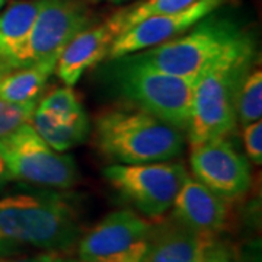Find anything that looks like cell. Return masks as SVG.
I'll return each mask as SVG.
<instances>
[{"label":"cell","mask_w":262,"mask_h":262,"mask_svg":"<svg viewBox=\"0 0 262 262\" xmlns=\"http://www.w3.org/2000/svg\"><path fill=\"white\" fill-rule=\"evenodd\" d=\"M144 251H146V241H141V242L131 246L130 249H127L124 252L108 256V258H102V259H96V261L89 262H141Z\"/></svg>","instance_id":"obj_24"},{"label":"cell","mask_w":262,"mask_h":262,"mask_svg":"<svg viewBox=\"0 0 262 262\" xmlns=\"http://www.w3.org/2000/svg\"><path fill=\"white\" fill-rule=\"evenodd\" d=\"M210 239L170 215L151 225L141 262H189Z\"/></svg>","instance_id":"obj_14"},{"label":"cell","mask_w":262,"mask_h":262,"mask_svg":"<svg viewBox=\"0 0 262 262\" xmlns=\"http://www.w3.org/2000/svg\"><path fill=\"white\" fill-rule=\"evenodd\" d=\"M31 124L48 146L57 151H66L82 144L91 133V121L86 113L72 120L54 121L34 111Z\"/></svg>","instance_id":"obj_17"},{"label":"cell","mask_w":262,"mask_h":262,"mask_svg":"<svg viewBox=\"0 0 262 262\" xmlns=\"http://www.w3.org/2000/svg\"><path fill=\"white\" fill-rule=\"evenodd\" d=\"M172 208L173 217L206 237L220 233L229 219L225 198L189 177L179 188Z\"/></svg>","instance_id":"obj_13"},{"label":"cell","mask_w":262,"mask_h":262,"mask_svg":"<svg viewBox=\"0 0 262 262\" xmlns=\"http://www.w3.org/2000/svg\"><path fill=\"white\" fill-rule=\"evenodd\" d=\"M198 0H143L140 3L117 12L121 22V32L134 24L155 15H166L189 8Z\"/></svg>","instance_id":"obj_20"},{"label":"cell","mask_w":262,"mask_h":262,"mask_svg":"<svg viewBox=\"0 0 262 262\" xmlns=\"http://www.w3.org/2000/svg\"><path fill=\"white\" fill-rule=\"evenodd\" d=\"M35 111L56 121L72 120L86 113L82 101L70 86H63L51 91L41 99V102L37 103Z\"/></svg>","instance_id":"obj_18"},{"label":"cell","mask_w":262,"mask_h":262,"mask_svg":"<svg viewBox=\"0 0 262 262\" xmlns=\"http://www.w3.org/2000/svg\"><path fill=\"white\" fill-rule=\"evenodd\" d=\"M94 133L103 156L124 165L170 160L185 146L184 131L139 108L103 111L95 120Z\"/></svg>","instance_id":"obj_3"},{"label":"cell","mask_w":262,"mask_h":262,"mask_svg":"<svg viewBox=\"0 0 262 262\" xmlns=\"http://www.w3.org/2000/svg\"><path fill=\"white\" fill-rule=\"evenodd\" d=\"M204 262H248L233 246L223 241L210 239L204 248Z\"/></svg>","instance_id":"obj_22"},{"label":"cell","mask_w":262,"mask_h":262,"mask_svg":"<svg viewBox=\"0 0 262 262\" xmlns=\"http://www.w3.org/2000/svg\"><path fill=\"white\" fill-rule=\"evenodd\" d=\"M208 242H210V241H208ZM204 248H206V246H204ZM204 248H203L200 252L196 253L195 256H194V258H192L189 262H204Z\"/></svg>","instance_id":"obj_29"},{"label":"cell","mask_w":262,"mask_h":262,"mask_svg":"<svg viewBox=\"0 0 262 262\" xmlns=\"http://www.w3.org/2000/svg\"><path fill=\"white\" fill-rule=\"evenodd\" d=\"M151 223L133 210L124 208L105 215L77 242L80 262L96 261L121 253L131 246L146 241Z\"/></svg>","instance_id":"obj_11"},{"label":"cell","mask_w":262,"mask_h":262,"mask_svg":"<svg viewBox=\"0 0 262 262\" xmlns=\"http://www.w3.org/2000/svg\"><path fill=\"white\" fill-rule=\"evenodd\" d=\"M188 173L182 163L150 162L136 165H111L103 169V178L141 214L162 219L175 201Z\"/></svg>","instance_id":"obj_7"},{"label":"cell","mask_w":262,"mask_h":262,"mask_svg":"<svg viewBox=\"0 0 262 262\" xmlns=\"http://www.w3.org/2000/svg\"><path fill=\"white\" fill-rule=\"evenodd\" d=\"M3 3H5V0H0V8L3 6Z\"/></svg>","instance_id":"obj_31"},{"label":"cell","mask_w":262,"mask_h":262,"mask_svg":"<svg viewBox=\"0 0 262 262\" xmlns=\"http://www.w3.org/2000/svg\"><path fill=\"white\" fill-rule=\"evenodd\" d=\"M37 103H13L0 99V139L31 122Z\"/></svg>","instance_id":"obj_21"},{"label":"cell","mask_w":262,"mask_h":262,"mask_svg":"<svg viewBox=\"0 0 262 262\" xmlns=\"http://www.w3.org/2000/svg\"><path fill=\"white\" fill-rule=\"evenodd\" d=\"M225 0H198L187 9L143 19L130 28L124 29L114 39L108 58L115 60L139 53L178 37L192 28L198 20L219 9Z\"/></svg>","instance_id":"obj_10"},{"label":"cell","mask_w":262,"mask_h":262,"mask_svg":"<svg viewBox=\"0 0 262 262\" xmlns=\"http://www.w3.org/2000/svg\"><path fill=\"white\" fill-rule=\"evenodd\" d=\"M13 248H16V245L10 244V242H6V241H2V239H0V258L12 252Z\"/></svg>","instance_id":"obj_27"},{"label":"cell","mask_w":262,"mask_h":262,"mask_svg":"<svg viewBox=\"0 0 262 262\" xmlns=\"http://www.w3.org/2000/svg\"><path fill=\"white\" fill-rule=\"evenodd\" d=\"M10 179L12 178H10L9 169H8V165H6V160L3 158V153L0 150V191H2V188L9 182Z\"/></svg>","instance_id":"obj_26"},{"label":"cell","mask_w":262,"mask_h":262,"mask_svg":"<svg viewBox=\"0 0 262 262\" xmlns=\"http://www.w3.org/2000/svg\"><path fill=\"white\" fill-rule=\"evenodd\" d=\"M58 57H48L34 64L19 67L0 79V99L13 103L38 102L56 70Z\"/></svg>","instance_id":"obj_16"},{"label":"cell","mask_w":262,"mask_h":262,"mask_svg":"<svg viewBox=\"0 0 262 262\" xmlns=\"http://www.w3.org/2000/svg\"><path fill=\"white\" fill-rule=\"evenodd\" d=\"M245 34L233 18L222 16L217 9L198 20L184 35L158 44L150 50L128 54L136 63L150 66L169 75L196 79L207 64Z\"/></svg>","instance_id":"obj_5"},{"label":"cell","mask_w":262,"mask_h":262,"mask_svg":"<svg viewBox=\"0 0 262 262\" xmlns=\"http://www.w3.org/2000/svg\"><path fill=\"white\" fill-rule=\"evenodd\" d=\"M255 57V42L245 32L196 76L187 130L191 146L227 137L234 130L239 91Z\"/></svg>","instance_id":"obj_1"},{"label":"cell","mask_w":262,"mask_h":262,"mask_svg":"<svg viewBox=\"0 0 262 262\" xmlns=\"http://www.w3.org/2000/svg\"><path fill=\"white\" fill-rule=\"evenodd\" d=\"M110 61V83L121 99L178 130H188L195 79L169 75L127 56Z\"/></svg>","instance_id":"obj_4"},{"label":"cell","mask_w":262,"mask_h":262,"mask_svg":"<svg viewBox=\"0 0 262 262\" xmlns=\"http://www.w3.org/2000/svg\"><path fill=\"white\" fill-rule=\"evenodd\" d=\"M12 70H15V69H13L8 61H5L3 58H0V79H2L3 76L8 75V73H10Z\"/></svg>","instance_id":"obj_28"},{"label":"cell","mask_w":262,"mask_h":262,"mask_svg":"<svg viewBox=\"0 0 262 262\" xmlns=\"http://www.w3.org/2000/svg\"><path fill=\"white\" fill-rule=\"evenodd\" d=\"M121 34V22L117 13L101 25H91L72 38L61 50L56 64L57 76L73 88L86 70L108 58L114 39Z\"/></svg>","instance_id":"obj_12"},{"label":"cell","mask_w":262,"mask_h":262,"mask_svg":"<svg viewBox=\"0 0 262 262\" xmlns=\"http://www.w3.org/2000/svg\"><path fill=\"white\" fill-rule=\"evenodd\" d=\"M0 262H79L75 258H70L64 255V252H53V251H47L44 253H38L29 258H24V259H13V261H0Z\"/></svg>","instance_id":"obj_25"},{"label":"cell","mask_w":262,"mask_h":262,"mask_svg":"<svg viewBox=\"0 0 262 262\" xmlns=\"http://www.w3.org/2000/svg\"><path fill=\"white\" fill-rule=\"evenodd\" d=\"M79 208L56 191L19 192L0 200V239L42 251L69 252L82 236Z\"/></svg>","instance_id":"obj_2"},{"label":"cell","mask_w":262,"mask_h":262,"mask_svg":"<svg viewBox=\"0 0 262 262\" xmlns=\"http://www.w3.org/2000/svg\"><path fill=\"white\" fill-rule=\"evenodd\" d=\"M42 0L13 2L0 15V58L18 69Z\"/></svg>","instance_id":"obj_15"},{"label":"cell","mask_w":262,"mask_h":262,"mask_svg":"<svg viewBox=\"0 0 262 262\" xmlns=\"http://www.w3.org/2000/svg\"><path fill=\"white\" fill-rule=\"evenodd\" d=\"M105 2H111V3H122V2H127V0H105Z\"/></svg>","instance_id":"obj_30"},{"label":"cell","mask_w":262,"mask_h":262,"mask_svg":"<svg viewBox=\"0 0 262 262\" xmlns=\"http://www.w3.org/2000/svg\"><path fill=\"white\" fill-rule=\"evenodd\" d=\"M237 121L242 125L261 120L262 115V72L251 69L245 77L236 105Z\"/></svg>","instance_id":"obj_19"},{"label":"cell","mask_w":262,"mask_h":262,"mask_svg":"<svg viewBox=\"0 0 262 262\" xmlns=\"http://www.w3.org/2000/svg\"><path fill=\"white\" fill-rule=\"evenodd\" d=\"M94 22V13L84 0H42L18 69L58 57L72 38Z\"/></svg>","instance_id":"obj_8"},{"label":"cell","mask_w":262,"mask_h":262,"mask_svg":"<svg viewBox=\"0 0 262 262\" xmlns=\"http://www.w3.org/2000/svg\"><path fill=\"white\" fill-rule=\"evenodd\" d=\"M244 143L245 150L248 158L253 163L261 165L262 163V122L258 121L249 122L244 125Z\"/></svg>","instance_id":"obj_23"},{"label":"cell","mask_w":262,"mask_h":262,"mask_svg":"<svg viewBox=\"0 0 262 262\" xmlns=\"http://www.w3.org/2000/svg\"><path fill=\"white\" fill-rule=\"evenodd\" d=\"M191 169L203 185L225 200L244 195L251 187L252 173L248 159L226 137L191 146Z\"/></svg>","instance_id":"obj_9"},{"label":"cell","mask_w":262,"mask_h":262,"mask_svg":"<svg viewBox=\"0 0 262 262\" xmlns=\"http://www.w3.org/2000/svg\"><path fill=\"white\" fill-rule=\"evenodd\" d=\"M0 150L12 179L53 189H69L79 179L75 159L50 147L31 122L2 137Z\"/></svg>","instance_id":"obj_6"}]
</instances>
